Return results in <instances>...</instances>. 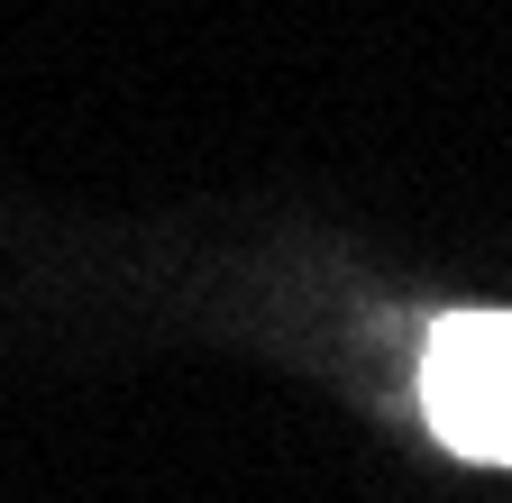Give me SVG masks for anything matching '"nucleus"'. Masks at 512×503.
I'll return each instance as SVG.
<instances>
[{"mask_svg":"<svg viewBox=\"0 0 512 503\" xmlns=\"http://www.w3.org/2000/svg\"><path fill=\"white\" fill-rule=\"evenodd\" d=\"M421 412L458 458L512 467V311H467L430 330Z\"/></svg>","mask_w":512,"mask_h":503,"instance_id":"1","label":"nucleus"}]
</instances>
